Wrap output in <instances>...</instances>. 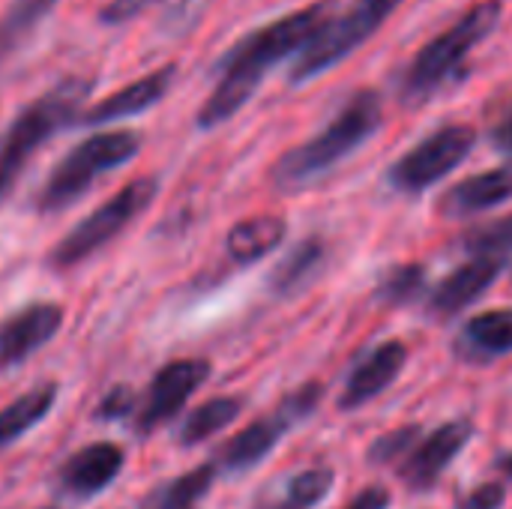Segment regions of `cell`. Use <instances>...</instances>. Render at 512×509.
<instances>
[{
	"label": "cell",
	"mask_w": 512,
	"mask_h": 509,
	"mask_svg": "<svg viewBox=\"0 0 512 509\" xmlns=\"http://www.w3.org/2000/svg\"><path fill=\"white\" fill-rule=\"evenodd\" d=\"M330 21V3H312L246 33L219 63V81L198 111V126L213 129L231 120L258 90L264 72L291 54H300L312 36Z\"/></svg>",
	"instance_id": "cell-1"
},
{
	"label": "cell",
	"mask_w": 512,
	"mask_h": 509,
	"mask_svg": "<svg viewBox=\"0 0 512 509\" xmlns=\"http://www.w3.org/2000/svg\"><path fill=\"white\" fill-rule=\"evenodd\" d=\"M381 120H384L381 96L375 90H357L318 135L291 147L273 162L270 168L273 186L279 192L309 189L324 174H330L339 162L357 153L381 129Z\"/></svg>",
	"instance_id": "cell-2"
},
{
	"label": "cell",
	"mask_w": 512,
	"mask_h": 509,
	"mask_svg": "<svg viewBox=\"0 0 512 509\" xmlns=\"http://www.w3.org/2000/svg\"><path fill=\"white\" fill-rule=\"evenodd\" d=\"M93 84L87 78H66L36 102H30L0 135V204L9 195L15 177L36 153L42 141H48L57 129H63L81 111Z\"/></svg>",
	"instance_id": "cell-3"
},
{
	"label": "cell",
	"mask_w": 512,
	"mask_h": 509,
	"mask_svg": "<svg viewBox=\"0 0 512 509\" xmlns=\"http://www.w3.org/2000/svg\"><path fill=\"white\" fill-rule=\"evenodd\" d=\"M141 150V135L132 129H111V132H96L75 144L51 171L45 186L36 195V210L39 213H57L78 201L102 174L132 162Z\"/></svg>",
	"instance_id": "cell-4"
},
{
	"label": "cell",
	"mask_w": 512,
	"mask_h": 509,
	"mask_svg": "<svg viewBox=\"0 0 512 509\" xmlns=\"http://www.w3.org/2000/svg\"><path fill=\"white\" fill-rule=\"evenodd\" d=\"M501 15L504 9L498 0H483L474 9H468L450 30L426 42L405 72V96L423 99L438 87H444L450 78H456V72L471 57V51L495 33Z\"/></svg>",
	"instance_id": "cell-5"
},
{
	"label": "cell",
	"mask_w": 512,
	"mask_h": 509,
	"mask_svg": "<svg viewBox=\"0 0 512 509\" xmlns=\"http://www.w3.org/2000/svg\"><path fill=\"white\" fill-rule=\"evenodd\" d=\"M156 177H138L132 183H126L117 195H111L105 204H99L90 216H84L51 252V264L57 270L75 267L84 258H90L93 252H99L108 240H114L120 231L129 228V222L144 213L153 198H156Z\"/></svg>",
	"instance_id": "cell-6"
},
{
	"label": "cell",
	"mask_w": 512,
	"mask_h": 509,
	"mask_svg": "<svg viewBox=\"0 0 512 509\" xmlns=\"http://www.w3.org/2000/svg\"><path fill=\"white\" fill-rule=\"evenodd\" d=\"M402 0H357L342 18H330L312 42L297 54L291 66V81H309L342 63L348 54H354L396 9Z\"/></svg>",
	"instance_id": "cell-7"
},
{
	"label": "cell",
	"mask_w": 512,
	"mask_h": 509,
	"mask_svg": "<svg viewBox=\"0 0 512 509\" xmlns=\"http://www.w3.org/2000/svg\"><path fill=\"white\" fill-rule=\"evenodd\" d=\"M474 144H477L474 126H468V123L441 126L438 132L417 141L405 156H399L390 165L387 180L399 192L420 195V192L432 189L435 183H441L450 171H456L471 156Z\"/></svg>",
	"instance_id": "cell-8"
},
{
	"label": "cell",
	"mask_w": 512,
	"mask_h": 509,
	"mask_svg": "<svg viewBox=\"0 0 512 509\" xmlns=\"http://www.w3.org/2000/svg\"><path fill=\"white\" fill-rule=\"evenodd\" d=\"M321 396H324L321 384H303L300 390H294L291 396L282 399L276 414L255 420L252 426L237 432L231 441H225V447L216 456V465H222L225 471H234V474L255 468L258 462H264L276 450V444L285 438V432L291 426H297L300 420L312 417V411L318 408Z\"/></svg>",
	"instance_id": "cell-9"
},
{
	"label": "cell",
	"mask_w": 512,
	"mask_h": 509,
	"mask_svg": "<svg viewBox=\"0 0 512 509\" xmlns=\"http://www.w3.org/2000/svg\"><path fill=\"white\" fill-rule=\"evenodd\" d=\"M210 378L207 360H171L162 366L144 396V405L138 411V432H153L171 417L183 411V405L192 399V393Z\"/></svg>",
	"instance_id": "cell-10"
},
{
	"label": "cell",
	"mask_w": 512,
	"mask_h": 509,
	"mask_svg": "<svg viewBox=\"0 0 512 509\" xmlns=\"http://www.w3.org/2000/svg\"><path fill=\"white\" fill-rule=\"evenodd\" d=\"M471 435H474V426L468 420H453L435 429L432 435H426L423 441H417L399 471L405 486L414 492L432 489L441 480V474L453 465V459L465 450Z\"/></svg>",
	"instance_id": "cell-11"
},
{
	"label": "cell",
	"mask_w": 512,
	"mask_h": 509,
	"mask_svg": "<svg viewBox=\"0 0 512 509\" xmlns=\"http://www.w3.org/2000/svg\"><path fill=\"white\" fill-rule=\"evenodd\" d=\"M126 465V453L120 444L114 441H96L81 447L78 453H72L60 474H57V486L63 495L72 498H93L99 492H105L123 471Z\"/></svg>",
	"instance_id": "cell-12"
},
{
	"label": "cell",
	"mask_w": 512,
	"mask_h": 509,
	"mask_svg": "<svg viewBox=\"0 0 512 509\" xmlns=\"http://www.w3.org/2000/svg\"><path fill=\"white\" fill-rule=\"evenodd\" d=\"M63 327V309L57 303H33L15 312L0 327V369H12L48 345Z\"/></svg>",
	"instance_id": "cell-13"
},
{
	"label": "cell",
	"mask_w": 512,
	"mask_h": 509,
	"mask_svg": "<svg viewBox=\"0 0 512 509\" xmlns=\"http://www.w3.org/2000/svg\"><path fill=\"white\" fill-rule=\"evenodd\" d=\"M405 363H408V348L399 339H390V342H381L378 348H372L351 369V375L345 381V390H342V399H339V408L342 411H357L366 402L378 399L402 375Z\"/></svg>",
	"instance_id": "cell-14"
},
{
	"label": "cell",
	"mask_w": 512,
	"mask_h": 509,
	"mask_svg": "<svg viewBox=\"0 0 512 509\" xmlns=\"http://www.w3.org/2000/svg\"><path fill=\"white\" fill-rule=\"evenodd\" d=\"M504 258H474L444 276L435 291H429V315L435 318H453L471 303H477L504 273Z\"/></svg>",
	"instance_id": "cell-15"
},
{
	"label": "cell",
	"mask_w": 512,
	"mask_h": 509,
	"mask_svg": "<svg viewBox=\"0 0 512 509\" xmlns=\"http://www.w3.org/2000/svg\"><path fill=\"white\" fill-rule=\"evenodd\" d=\"M507 201H512V162L492 171H480L450 186L438 204V213L447 219H471Z\"/></svg>",
	"instance_id": "cell-16"
},
{
	"label": "cell",
	"mask_w": 512,
	"mask_h": 509,
	"mask_svg": "<svg viewBox=\"0 0 512 509\" xmlns=\"http://www.w3.org/2000/svg\"><path fill=\"white\" fill-rule=\"evenodd\" d=\"M174 84V66H162L126 87H120L117 93L105 96L99 105H93L87 114H84V123H117L123 117H132V114H141L153 105H159L165 99V93L171 90Z\"/></svg>",
	"instance_id": "cell-17"
},
{
	"label": "cell",
	"mask_w": 512,
	"mask_h": 509,
	"mask_svg": "<svg viewBox=\"0 0 512 509\" xmlns=\"http://www.w3.org/2000/svg\"><path fill=\"white\" fill-rule=\"evenodd\" d=\"M456 351L471 363H489L512 354V309H489L474 315L462 327Z\"/></svg>",
	"instance_id": "cell-18"
},
{
	"label": "cell",
	"mask_w": 512,
	"mask_h": 509,
	"mask_svg": "<svg viewBox=\"0 0 512 509\" xmlns=\"http://www.w3.org/2000/svg\"><path fill=\"white\" fill-rule=\"evenodd\" d=\"M288 234V222L282 216H252L237 222L225 237V252L234 264H255L267 258Z\"/></svg>",
	"instance_id": "cell-19"
},
{
	"label": "cell",
	"mask_w": 512,
	"mask_h": 509,
	"mask_svg": "<svg viewBox=\"0 0 512 509\" xmlns=\"http://www.w3.org/2000/svg\"><path fill=\"white\" fill-rule=\"evenodd\" d=\"M57 402V384H39L33 390H27L24 396H18L15 402H9L0 411V450L9 447L12 441H18L21 435H27L36 423H42L51 408Z\"/></svg>",
	"instance_id": "cell-20"
},
{
	"label": "cell",
	"mask_w": 512,
	"mask_h": 509,
	"mask_svg": "<svg viewBox=\"0 0 512 509\" xmlns=\"http://www.w3.org/2000/svg\"><path fill=\"white\" fill-rule=\"evenodd\" d=\"M243 411V402L237 396H216L204 405H198L180 426L177 441L180 447H195L204 444L207 438H213L216 432H222L225 426H231Z\"/></svg>",
	"instance_id": "cell-21"
},
{
	"label": "cell",
	"mask_w": 512,
	"mask_h": 509,
	"mask_svg": "<svg viewBox=\"0 0 512 509\" xmlns=\"http://www.w3.org/2000/svg\"><path fill=\"white\" fill-rule=\"evenodd\" d=\"M324 261H327V246H324V240H321V237H309V240H303V243L276 267V273L270 276V288H273L276 294H294V291H300L312 276H318V270L324 267Z\"/></svg>",
	"instance_id": "cell-22"
},
{
	"label": "cell",
	"mask_w": 512,
	"mask_h": 509,
	"mask_svg": "<svg viewBox=\"0 0 512 509\" xmlns=\"http://www.w3.org/2000/svg\"><path fill=\"white\" fill-rule=\"evenodd\" d=\"M213 480H216V462H207L177 480H168L156 492H150V498L141 509H192L210 492Z\"/></svg>",
	"instance_id": "cell-23"
},
{
	"label": "cell",
	"mask_w": 512,
	"mask_h": 509,
	"mask_svg": "<svg viewBox=\"0 0 512 509\" xmlns=\"http://www.w3.org/2000/svg\"><path fill=\"white\" fill-rule=\"evenodd\" d=\"M60 0H15L0 18V60L9 57Z\"/></svg>",
	"instance_id": "cell-24"
},
{
	"label": "cell",
	"mask_w": 512,
	"mask_h": 509,
	"mask_svg": "<svg viewBox=\"0 0 512 509\" xmlns=\"http://www.w3.org/2000/svg\"><path fill=\"white\" fill-rule=\"evenodd\" d=\"M333 471L330 468H312L303 474H294L285 480L276 501H270L267 509H315L333 489Z\"/></svg>",
	"instance_id": "cell-25"
},
{
	"label": "cell",
	"mask_w": 512,
	"mask_h": 509,
	"mask_svg": "<svg viewBox=\"0 0 512 509\" xmlns=\"http://www.w3.org/2000/svg\"><path fill=\"white\" fill-rule=\"evenodd\" d=\"M423 291H426V267L423 264H399V267H390L381 276L378 288H375L378 300L387 303V306H408Z\"/></svg>",
	"instance_id": "cell-26"
},
{
	"label": "cell",
	"mask_w": 512,
	"mask_h": 509,
	"mask_svg": "<svg viewBox=\"0 0 512 509\" xmlns=\"http://www.w3.org/2000/svg\"><path fill=\"white\" fill-rule=\"evenodd\" d=\"M462 252H468L471 258H504L512 252V216L495 219L489 225H477L471 228L462 240H459Z\"/></svg>",
	"instance_id": "cell-27"
},
{
	"label": "cell",
	"mask_w": 512,
	"mask_h": 509,
	"mask_svg": "<svg viewBox=\"0 0 512 509\" xmlns=\"http://www.w3.org/2000/svg\"><path fill=\"white\" fill-rule=\"evenodd\" d=\"M417 441H420V429H417V426L393 429V432L381 435V438L369 447L366 459H369V465H375V468L393 465V459H402L405 453H411Z\"/></svg>",
	"instance_id": "cell-28"
},
{
	"label": "cell",
	"mask_w": 512,
	"mask_h": 509,
	"mask_svg": "<svg viewBox=\"0 0 512 509\" xmlns=\"http://www.w3.org/2000/svg\"><path fill=\"white\" fill-rule=\"evenodd\" d=\"M132 411H135V393L126 384H120V387H114V390H108L102 396V402L96 408V417L99 420H123Z\"/></svg>",
	"instance_id": "cell-29"
},
{
	"label": "cell",
	"mask_w": 512,
	"mask_h": 509,
	"mask_svg": "<svg viewBox=\"0 0 512 509\" xmlns=\"http://www.w3.org/2000/svg\"><path fill=\"white\" fill-rule=\"evenodd\" d=\"M507 504V489L501 483H483L477 489H471L456 509H501Z\"/></svg>",
	"instance_id": "cell-30"
},
{
	"label": "cell",
	"mask_w": 512,
	"mask_h": 509,
	"mask_svg": "<svg viewBox=\"0 0 512 509\" xmlns=\"http://www.w3.org/2000/svg\"><path fill=\"white\" fill-rule=\"evenodd\" d=\"M345 509H390V492L384 486L363 489Z\"/></svg>",
	"instance_id": "cell-31"
},
{
	"label": "cell",
	"mask_w": 512,
	"mask_h": 509,
	"mask_svg": "<svg viewBox=\"0 0 512 509\" xmlns=\"http://www.w3.org/2000/svg\"><path fill=\"white\" fill-rule=\"evenodd\" d=\"M492 141H495V147H498V150H504V153H510L512 156V105H510V111L501 117V123L495 126Z\"/></svg>",
	"instance_id": "cell-32"
},
{
	"label": "cell",
	"mask_w": 512,
	"mask_h": 509,
	"mask_svg": "<svg viewBox=\"0 0 512 509\" xmlns=\"http://www.w3.org/2000/svg\"><path fill=\"white\" fill-rule=\"evenodd\" d=\"M498 471L512 480V453H507V456H501V459H498Z\"/></svg>",
	"instance_id": "cell-33"
},
{
	"label": "cell",
	"mask_w": 512,
	"mask_h": 509,
	"mask_svg": "<svg viewBox=\"0 0 512 509\" xmlns=\"http://www.w3.org/2000/svg\"><path fill=\"white\" fill-rule=\"evenodd\" d=\"M42 509H54V507H42Z\"/></svg>",
	"instance_id": "cell-34"
}]
</instances>
